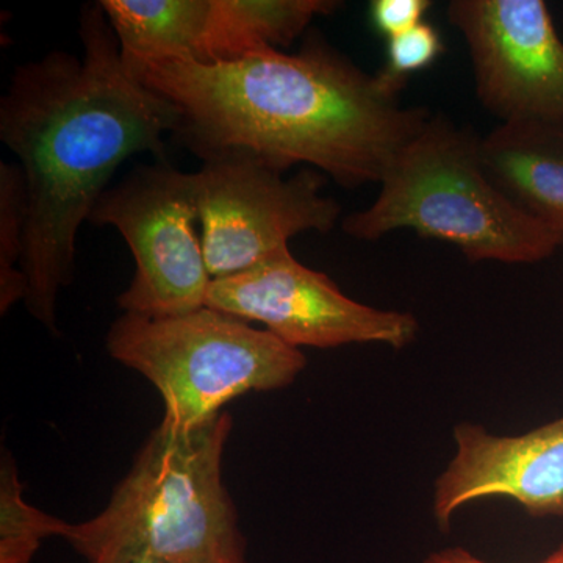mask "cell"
Listing matches in <instances>:
<instances>
[{
    "label": "cell",
    "instance_id": "obj_1",
    "mask_svg": "<svg viewBox=\"0 0 563 563\" xmlns=\"http://www.w3.org/2000/svg\"><path fill=\"white\" fill-rule=\"evenodd\" d=\"M125 65L176 109L173 135L202 162L246 158L280 174L306 163L344 188L380 184L432 117L404 107L317 31L296 54Z\"/></svg>",
    "mask_w": 563,
    "mask_h": 563
},
{
    "label": "cell",
    "instance_id": "obj_2",
    "mask_svg": "<svg viewBox=\"0 0 563 563\" xmlns=\"http://www.w3.org/2000/svg\"><path fill=\"white\" fill-rule=\"evenodd\" d=\"M79 38L80 57L57 51L18 66L0 98V140L27 181L24 302L54 335L81 224L128 158L151 152L165 161L177 124L172 103L125 65L101 3L81 7Z\"/></svg>",
    "mask_w": 563,
    "mask_h": 563
},
{
    "label": "cell",
    "instance_id": "obj_3",
    "mask_svg": "<svg viewBox=\"0 0 563 563\" xmlns=\"http://www.w3.org/2000/svg\"><path fill=\"white\" fill-rule=\"evenodd\" d=\"M231 413L190 429L161 422L102 512L62 539L87 563H250L239 510L222 479Z\"/></svg>",
    "mask_w": 563,
    "mask_h": 563
},
{
    "label": "cell",
    "instance_id": "obj_4",
    "mask_svg": "<svg viewBox=\"0 0 563 563\" xmlns=\"http://www.w3.org/2000/svg\"><path fill=\"white\" fill-rule=\"evenodd\" d=\"M343 232L373 242L399 229L457 246L470 262L537 263L563 235L529 217L490 179L479 139L437 114L393 162L372 206L347 214Z\"/></svg>",
    "mask_w": 563,
    "mask_h": 563
},
{
    "label": "cell",
    "instance_id": "obj_5",
    "mask_svg": "<svg viewBox=\"0 0 563 563\" xmlns=\"http://www.w3.org/2000/svg\"><path fill=\"white\" fill-rule=\"evenodd\" d=\"M106 346L111 358L157 388L162 422L179 429L211 420L246 393L288 387L307 366L298 347L207 306L179 317L122 313Z\"/></svg>",
    "mask_w": 563,
    "mask_h": 563
},
{
    "label": "cell",
    "instance_id": "obj_6",
    "mask_svg": "<svg viewBox=\"0 0 563 563\" xmlns=\"http://www.w3.org/2000/svg\"><path fill=\"white\" fill-rule=\"evenodd\" d=\"M88 222L117 229L135 258L131 284L117 299L122 313L166 318L206 307L211 279L195 173L166 161L135 166L102 192Z\"/></svg>",
    "mask_w": 563,
    "mask_h": 563
},
{
    "label": "cell",
    "instance_id": "obj_7",
    "mask_svg": "<svg viewBox=\"0 0 563 563\" xmlns=\"http://www.w3.org/2000/svg\"><path fill=\"white\" fill-rule=\"evenodd\" d=\"M203 261L211 280L235 276L288 250L306 232L328 233L342 207L322 195L325 176L302 169L285 179L246 158L202 162L195 173Z\"/></svg>",
    "mask_w": 563,
    "mask_h": 563
},
{
    "label": "cell",
    "instance_id": "obj_8",
    "mask_svg": "<svg viewBox=\"0 0 563 563\" xmlns=\"http://www.w3.org/2000/svg\"><path fill=\"white\" fill-rule=\"evenodd\" d=\"M207 307L266 325L292 347L384 343L401 350L413 342V314L379 310L347 298L324 273L307 268L290 250L235 276L210 282Z\"/></svg>",
    "mask_w": 563,
    "mask_h": 563
},
{
    "label": "cell",
    "instance_id": "obj_9",
    "mask_svg": "<svg viewBox=\"0 0 563 563\" xmlns=\"http://www.w3.org/2000/svg\"><path fill=\"white\" fill-rule=\"evenodd\" d=\"M477 98L504 121H563V40L543 0H453Z\"/></svg>",
    "mask_w": 563,
    "mask_h": 563
},
{
    "label": "cell",
    "instance_id": "obj_10",
    "mask_svg": "<svg viewBox=\"0 0 563 563\" xmlns=\"http://www.w3.org/2000/svg\"><path fill=\"white\" fill-rule=\"evenodd\" d=\"M455 455L435 481L432 514L450 532L465 504L507 498L533 518H563V417L521 435H495L473 422L454 428Z\"/></svg>",
    "mask_w": 563,
    "mask_h": 563
},
{
    "label": "cell",
    "instance_id": "obj_11",
    "mask_svg": "<svg viewBox=\"0 0 563 563\" xmlns=\"http://www.w3.org/2000/svg\"><path fill=\"white\" fill-rule=\"evenodd\" d=\"M479 152L496 187L563 235V121H504L479 140Z\"/></svg>",
    "mask_w": 563,
    "mask_h": 563
},
{
    "label": "cell",
    "instance_id": "obj_12",
    "mask_svg": "<svg viewBox=\"0 0 563 563\" xmlns=\"http://www.w3.org/2000/svg\"><path fill=\"white\" fill-rule=\"evenodd\" d=\"M342 3L332 0H210L199 63L235 62L262 51H282L309 31L317 16Z\"/></svg>",
    "mask_w": 563,
    "mask_h": 563
},
{
    "label": "cell",
    "instance_id": "obj_13",
    "mask_svg": "<svg viewBox=\"0 0 563 563\" xmlns=\"http://www.w3.org/2000/svg\"><path fill=\"white\" fill-rule=\"evenodd\" d=\"M124 62L198 58L210 0H99Z\"/></svg>",
    "mask_w": 563,
    "mask_h": 563
},
{
    "label": "cell",
    "instance_id": "obj_14",
    "mask_svg": "<svg viewBox=\"0 0 563 563\" xmlns=\"http://www.w3.org/2000/svg\"><path fill=\"white\" fill-rule=\"evenodd\" d=\"M16 462L2 448L0 459V563H32L43 540L62 537L68 523L36 509L22 496Z\"/></svg>",
    "mask_w": 563,
    "mask_h": 563
},
{
    "label": "cell",
    "instance_id": "obj_15",
    "mask_svg": "<svg viewBox=\"0 0 563 563\" xmlns=\"http://www.w3.org/2000/svg\"><path fill=\"white\" fill-rule=\"evenodd\" d=\"M27 181L20 163L0 162V313L27 298L22 263L27 242Z\"/></svg>",
    "mask_w": 563,
    "mask_h": 563
},
{
    "label": "cell",
    "instance_id": "obj_16",
    "mask_svg": "<svg viewBox=\"0 0 563 563\" xmlns=\"http://www.w3.org/2000/svg\"><path fill=\"white\" fill-rule=\"evenodd\" d=\"M444 52L442 35L429 22L388 40L387 62L376 74L377 84L399 98L413 74L431 68Z\"/></svg>",
    "mask_w": 563,
    "mask_h": 563
},
{
    "label": "cell",
    "instance_id": "obj_17",
    "mask_svg": "<svg viewBox=\"0 0 563 563\" xmlns=\"http://www.w3.org/2000/svg\"><path fill=\"white\" fill-rule=\"evenodd\" d=\"M431 7L429 0H373L369 3V18L373 27L385 38L391 40L424 22Z\"/></svg>",
    "mask_w": 563,
    "mask_h": 563
},
{
    "label": "cell",
    "instance_id": "obj_18",
    "mask_svg": "<svg viewBox=\"0 0 563 563\" xmlns=\"http://www.w3.org/2000/svg\"><path fill=\"white\" fill-rule=\"evenodd\" d=\"M421 563H490L484 559L477 558L472 551L462 547L443 548V550L433 551ZM536 563H563V543L555 548L553 553L544 558L543 561Z\"/></svg>",
    "mask_w": 563,
    "mask_h": 563
},
{
    "label": "cell",
    "instance_id": "obj_19",
    "mask_svg": "<svg viewBox=\"0 0 563 563\" xmlns=\"http://www.w3.org/2000/svg\"><path fill=\"white\" fill-rule=\"evenodd\" d=\"M140 563H163V562H158V561H146V562H140Z\"/></svg>",
    "mask_w": 563,
    "mask_h": 563
}]
</instances>
